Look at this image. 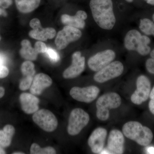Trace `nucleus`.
Returning <instances> with one entry per match:
<instances>
[{
	"instance_id": "nucleus-1",
	"label": "nucleus",
	"mask_w": 154,
	"mask_h": 154,
	"mask_svg": "<svg viewBox=\"0 0 154 154\" xmlns=\"http://www.w3.org/2000/svg\"><path fill=\"white\" fill-rule=\"evenodd\" d=\"M92 17L97 25L105 30H112L116 23L112 0H91Z\"/></svg>"
},
{
	"instance_id": "nucleus-2",
	"label": "nucleus",
	"mask_w": 154,
	"mask_h": 154,
	"mask_svg": "<svg viewBox=\"0 0 154 154\" xmlns=\"http://www.w3.org/2000/svg\"><path fill=\"white\" fill-rule=\"evenodd\" d=\"M122 132L128 138L142 146H147L152 142L153 134L148 127L137 121H129L123 125Z\"/></svg>"
},
{
	"instance_id": "nucleus-3",
	"label": "nucleus",
	"mask_w": 154,
	"mask_h": 154,
	"mask_svg": "<svg viewBox=\"0 0 154 154\" xmlns=\"http://www.w3.org/2000/svg\"><path fill=\"white\" fill-rule=\"evenodd\" d=\"M123 42L127 50L137 51L142 56L148 55L151 51L149 46L151 40L149 36L142 35L136 29H131L127 32Z\"/></svg>"
},
{
	"instance_id": "nucleus-4",
	"label": "nucleus",
	"mask_w": 154,
	"mask_h": 154,
	"mask_svg": "<svg viewBox=\"0 0 154 154\" xmlns=\"http://www.w3.org/2000/svg\"><path fill=\"white\" fill-rule=\"evenodd\" d=\"M121 103V97L116 93L110 92L103 94L96 101V116L101 121H106L110 116V110L118 108Z\"/></svg>"
},
{
	"instance_id": "nucleus-5",
	"label": "nucleus",
	"mask_w": 154,
	"mask_h": 154,
	"mask_svg": "<svg viewBox=\"0 0 154 154\" xmlns=\"http://www.w3.org/2000/svg\"><path fill=\"white\" fill-rule=\"evenodd\" d=\"M90 116L82 108L73 109L69 117L67 132L70 135L79 134L89 123Z\"/></svg>"
},
{
	"instance_id": "nucleus-6",
	"label": "nucleus",
	"mask_w": 154,
	"mask_h": 154,
	"mask_svg": "<svg viewBox=\"0 0 154 154\" xmlns=\"http://www.w3.org/2000/svg\"><path fill=\"white\" fill-rule=\"evenodd\" d=\"M124 67L119 61H113L104 68L96 72L94 80L99 83H104L120 76L123 72Z\"/></svg>"
},
{
	"instance_id": "nucleus-7",
	"label": "nucleus",
	"mask_w": 154,
	"mask_h": 154,
	"mask_svg": "<svg viewBox=\"0 0 154 154\" xmlns=\"http://www.w3.org/2000/svg\"><path fill=\"white\" fill-rule=\"evenodd\" d=\"M32 118L33 122L45 131L52 132L57 128V119L49 110L43 109L38 110L34 113Z\"/></svg>"
},
{
	"instance_id": "nucleus-8",
	"label": "nucleus",
	"mask_w": 154,
	"mask_h": 154,
	"mask_svg": "<svg viewBox=\"0 0 154 154\" xmlns=\"http://www.w3.org/2000/svg\"><path fill=\"white\" fill-rule=\"evenodd\" d=\"M116 53L113 49L107 48L95 54L88 60L89 68L93 71L97 72L114 61Z\"/></svg>"
},
{
	"instance_id": "nucleus-9",
	"label": "nucleus",
	"mask_w": 154,
	"mask_h": 154,
	"mask_svg": "<svg viewBox=\"0 0 154 154\" xmlns=\"http://www.w3.org/2000/svg\"><path fill=\"white\" fill-rule=\"evenodd\" d=\"M137 89L131 96V102L135 105H140L149 98L151 91V82L144 75L138 77L136 81Z\"/></svg>"
},
{
	"instance_id": "nucleus-10",
	"label": "nucleus",
	"mask_w": 154,
	"mask_h": 154,
	"mask_svg": "<svg viewBox=\"0 0 154 154\" xmlns=\"http://www.w3.org/2000/svg\"><path fill=\"white\" fill-rule=\"evenodd\" d=\"M82 35L79 29L66 25L57 33L55 41L57 47L59 50L64 49L70 43L79 40Z\"/></svg>"
},
{
	"instance_id": "nucleus-11",
	"label": "nucleus",
	"mask_w": 154,
	"mask_h": 154,
	"mask_svg": "<svg viewBox=\"0 0 154 154\" xmlns=\"http://www.w3.org/2000/svg\"><path fill=\"white\" fill-rule=\"evenodd\" d=\"M99 92V88L95 86L82 88L75 87L71 88L69 94L72 98L76 101L89 103L96 99Z\"/></svg>"
},
{
	"instance_id": "nucleus-12",
	"label": "nucleus",
	"mask_w": 154,
	"mask_h": 154,
	"mask_svg": "<svg viewBox=\"0 0 154 154\" xmlns=\"http://www.w3.org/2000/svg\"><path fill=\"white\" fill-rule=\"evenodd\" d=\"M85 67V59L82 56L80 51H76L72 55V63L64 71L63 78L65 79H72L79 76L84 71Z\"/></svg>"
},
{
	"instance_id": "nucleus-13",
	"label": "nucleus",
	"mask_w": 154,
	"mask_h": 154,
	"mask_svg": "<svg viewBox=\"0 0 154 154\" xmlns=\"http://www.w3.org/2000/svg\"><path fill=\"white\" fill-rule=\"evenodd\" d=\"M125 138L122 132L117 129L110 131L107 140V151L108 154H122L124 150Z\"/></svg>"
},
{
	"instance_id": "nucleus-14",
	"label": "nucleus",
	"mask_w": 154,
	"mask_h": 154,
	"mask_svg": "<svg viewBox=\"0 0 154 154\" xmlns=\"http://www.w3.org/2000/svg\"><path fill=\"white\" fill-rule=\"evenodd\" d=\"M107 131L103 128H98L92 133L88 140L91 151L95 154L101 153L104 150Z\"/></svg>"
},
{
	"instance_id": "nucleus-15",
	"label": "nucleus",
	"mask_w": 154,
	"mask_h": 154,
	"mask_svg": "<svg viewBox=\"0 0 154 154\" xmlns=\"http://www.w3.org/2000/svg\"><path fill=\"white\" fill-rule=\"evenodd\" d=\"M22 110L27 114L34 113L38 110L39 99L35 95L29 93H22L19 97Z\"/></svg>"
},
{
	"instance_id": "nucleus-16",
	"label": "nucleus",
	"mask_w": 154,
	"mask_h": 154,
	"mask_svg": "<svg viewBox=\"0 0 154 154\" xmlns=\"http://www.w3.org/2000/svg\"><path fill=\"white\" fill-rule=\"evenodd\" d=\"M51 78L44 73H39L33 78L30 88V93L37 96L42 94L45 89L52 85Z\"/></svg>"
},
{
	"instance_id": "nucleus-17",
	"label": "nucleus",
	"mask_w": 154,
	"mask_h": 154,
	"mask_svg": "<svg viewBox=\"0 0 154 154\" xmlns=\"http://www.w3.org/2000/svg\"><path fill=\"white\" fill-rule=\"evenodd\" d=\"M87 18L88 14L85 11H77L76 14L73 16L64 14L61 17V21L64 25L78 29H83L85 27V21Z\"/></svg>"
},
{
	"instance_id": "nucleus-18",
	"label": "nucleus",
	"mask_w": 154,
	"mask_h": 154,
	"mask_svg": "<svg viewBox=\"0 0 154 154\" xmlns=\"http://www.w3.org/2000/svg\"><path fill=\"white\" fill-rule=\"evenodd\" d=\"M56 34V30L54 28H43L42 27L33 29L29 33L30 37L41 41H45L48 38L51 39L55 36Z\"/></svg>"
},
{
	"instance_id": "nucleus-19",
	"label": "nucleus",
	"mask_w": 154,
	"mask_h": 154,
	"mask_svg": "<svg viewBox=\"0 0 154 154\" xmlns=\"http://www.w3.org/2000/svg\"><path fill=\"white\" fill-rule=\"evenodd\" d=\"M41 0H15L18 10L22 13H29L37 8Z\"/></svg>"
},
{
	"instance_id": "nucleus-20",
	"label": "nucleus",
	"mask_w": 154,
	"mask_h": 154,
	"mask_svg": "<svg viewBox=\"0 0 154 154\" xmlns=\"http://www.w3.org/2000/svg\"><path fill=\"white\" fill-rule=\"evenodd\" d=\"M15 133V128L12 125H7L4 127L3 130H0V145L3 147L9 146Z\"/></svg>"
},
{
	"instance_id": "nucleus-21",
	"label": "nucleus",
	"mask_w": 154,
	"mask_h": 154,
	"mask_svg": "<svg viewBox=\"0 0 154 154\" xmlns=\"http://www.w3.org/2000/svg\"><path fill=\"white\" fill-rule=\"evenodd\" d=\"M21 45L22 48L20 51L21 56L28 60H36L38 54L32 47L30 42L27 39H24L21 42Z\"/></svg>"
},
{
	"instance_id": "nucleus-22",
	"label": "nucleus",
	"mask_w": 154,
	"mask_h": 154,
	"mask_svg": "<svg viewBox=\"0 0 154 154\" xmlns=\"http://www.w3.org/2000/svg\"><path fill=\"white\" fill-rule=\"evenodd\" d=\"M139 28L145 35L154 36V22L150 19L148 18L141 19Z\"/></svg>"
},
{
	"instance_id": "nucleus-23",
	"label": "nucleus",
	"mask_w": 154,
	"mask_h": 154,
	"mask_svg": "<svg viewBox=\"0 0 154 154\" xmlns=\"http://www.w3.org/2000/svg\"><path fill=\"white\" fill-rule=\"evenodd\" d=\"M30 152L32 154H54L56 153V151L52 147L41 148L37 144L34 143L30 147Z\"/></svg>"
},
{
	"instance_id": "nucleus-24",
	"label": "nucleus",
	"mask_w": 154,
	"mask_h": 154,
	"mask_svg": "<svg viewBox=\"0 0 154 154\" xmlns=\"http://www.w3.org/2000/svg\"><path fill=\"white\" fill-rule=\"evenodd\" d=\"M21 71L25 77H33L35 73L34 64L30 61L24 62L21 66Z\"/></svg>"
},
{
	"instance_id": "nucleus-25",
	"label": "nucleus",
	"mask_w": 154,
	"mask_h": 154,
	"mask_svg": "<svg viewBox=\"0 0 154 154\" xmlns=\"http://www.w3.org/2000/svg\"><path fill=\"white\" fill-rule=\"evenodd\" d=\"M33 77L25 76L23 78L19 84V89L22 91H25L30 88L33 82Z\"/></svg>"
},
{
	"instance_id": "nucleus-26",
	"label": "nucleus",
	"mask_w": 154,
	"mask_h": 154,
	"mask_svg": "<svg viewBox=\"0 0 154 154\" xmlns=\"http://www.w3.org/2000/svg\"><path fill=\"white\" fill-rule=\"evenodd\" d=\"M45 53H46L47 55L48 56V57L52 61L57 62L60 60L59 55L55 50L50 48H47Z\"/></svg>"
},
{
	"instance_id": "nucleus-27",
	"label": "nucleus",
	"mask_w": 154,
	"mask_h": 154,
	"mask_svg": "<svg viewBox=\"0 0 154 154\" xmlns=\"http://www.w3.org/2000/svg\"><path fill=\"white\" fill-rule=\"evenodd\" d=\"M34 49L36 50L37 53H44L46 52L47 51V47L46 45L42 42L41 41H38L35 44Z\"/></svg>"
},
{
	"instance_id": "nucleus-28",
	"label": "nucleus",
	"mask_w": 154,
	"mask_h": 154,
	"mask_svg": "<svg viewBox=\"0 0 154 154\" xmlns=\"http://www.w3.org/2000/svg\"><path fill=\"white\" fill-rule=\"evenodd\" d=\"M146 68L149 73L154 75V59L151 57L146 62Z\"/></svg>"
},
{
	"instance_id": "nucleus-29",
	"label": "nucleus",
	"mask_w": 154,
	"mask_h": 154,
	"mask_svg": "<svg viewBox=\"0 0 154 154\" xmlns=\"http://www.w3.org/2000/svg\"><path fill=\"white\" fill-rule=\"evenodd\" d=\"M149 98L150 100L149 102V109L150 112L154 115V87L151 91Z\"/></svg>"
},
{
	"instance_id": "nucleus-30",
	"label": "nucleus",
	"mask_w": 154,
	"mask_h": 154,
	"mask_svg": "<svg viewBox=\"0 0 154 154\" xmlns=\"http://www.w3.org/2000/svg\"><path fill=\"white\" fill-rule=\"evenodd\" d=\"M9 70L5 65L0 66V78H5L9 74Z\"/></svg>"
},
{
	"instance_id": "nucleus-31",
	"label": "nucleus",
	"mask_w": 154,
	"mask_h": 154,
	"mask_svg": "<svg viewBox=\"0 0 154 154\" xmlns=\"http://www.w3.org/2000/svg\"><path fill=\"white\" fill-rule=\"evenodd\" d=\"M30 25L33 29H36L42 27L40 21L38 19H33L30 21Z\"/></svg>"
},
{
	"instance_id": "nucleus-32",
	"label": "nucleus",
	"mask_w": 154,
	"mask_h": 154,
	"mask_svg": "<svg viewBox=\"0 0 154 154\" xmlns=\"http://www.w3.org/2000/svg\"><path fill=\"white\" fill-rule=\"evenodd\" d=\"M6 62V57L3 54H0V66L4 65Z\"/></svg>"
},
{
	"instance_id": "nucleus-33",
	"label": "nucleus",
	"mask_w": 154,
	"mask_h": 154,
	"mask_svg": "<svg viewBox=\"0 0 154 154\" xmlns=\"http://www.w3.org/2000/svg\"><path fill=\"white\" fill-rule=\"evenodd\" d=\"M11 0H3V4H5V8H8L12 4Z\"/></svg>"
},
{
	"instance_id": "nucleus-34",
	"label": "nucleus",
	"mask_w": 154,
	"mask_h": 154,
	"mask_svg": "<svg viewBox=\"0 0 154 154\" xmlns=\"http://www.w3.org/2000/svg\"><path fill=\"white\" fill-rule=\"evenodd\" d=\"M5 94V90L3 87H0V98H2Z\"/></svg>"
},
{
	"instance_id": "nucleus-35",
	"label": "nucleus",
	"mask_w": 154,
	"mask_h": 154,
	"mask_svg": "<svg viewBox=\"0 0 154 154\" xmlns=\"http://www.w3.org/2000/svg\"><path fill=\"white\" fill-rule=\"evenodd\" d=\"M147 4L151 5L154 6V0H144Z\"/></svg>"
},
{
	"instance_id": "nucleus-36",
	"label": "nucleus",
	"mask_w": 154,
	"mask_h": 154,
	"mask_svg": "<svg viewBox=\"0 0 154 154\" xmlns=\"http://www.w3.org/2000/svg\"><path fill=\"white\" fill-rule=\"evenodd\" d=\"M148 152L150 154H154V148L149 147L148 149Z\"/></svg>"
},
{
	"instance_id": "nucleus-37",
	"label": "nucleus",
	"mask_w": 154,
	"mask_h": 154,
	"mask_svg": "<svg viewBox=\"0 0 154 154\" xmlns=\"http://www.w3.org/2000/svg\"><path fill=\"white\" fill-rule=\"evenodd\" d=\"M0 15H3L4 16H6L7 14H6L5 11L2 9H0Z\"/></svg>"
},
{
	"instance_id": "nucleus-38",
	"label": "nucleus",
	"mask_w": 154,
	"mask_h": 154,
	"mask_svg": "<svg viewBox=\"0 0 154 154\" xmlns=\"http://www.w3.org/2000/svg\"><path fill=\"white\" fill-rule=\"evenodd\" d=\"M150 56L152 58L154 59V48L150 52Z\"/></svg>"
},
{
	"instance_id": "nucleus-39",
	"label": "nucleus",
	"mask_w": 154,
	"mask_h": 154,
	"mask_svg": "<svg viewBox=\"0 0 154 154\" xmlns=\"http://www.w3.org/2000/svg\"><path fill=\"white\" fill-rule=\"evenodd\" d=\"M0 154H5V152L3 149L0 148Z\"/></svg>"
},
{
	"instance_id": "nucleus-40",
	"label": "nucleus",
	"mask_w": 154,
	"mask_h": 154,
	"mask_svg": "<svg viewBox=\"0 0 154 154\" xmlns=\"http://www.w3.org/2000/svg\"><path fill=\"white\" fill-rule=\"evenodd\" d=\"M14 154H25L24 152H15L13 153Z\"/></svg>"
},
{
	"instance_id": "nucleus-41",
	"label": "nucleus",
	"mask_w": 154,
	"mask_h": 154,
	"mask_svg": "<svg viewBox=\"0 0 154 154\" xmlns=\"http://www.w3.org/2000/svg\"><path fill=\"white\" fill-rule=\"evenodd\" d=\"M128 3H131L133 2L134 0H125Z\"/></svg>"
},
{
	"instance_id": "nucleus-42",
	"label": "nucleus",
	"mask_w": 154,
	"mask_h": 154,
	"mask_svg": "<svg viewBox=\"0 0 154 154\" xmlns=\"http://www.w3.org/2000/svg\"><path fill=\"white\" fill-rule=\"evenodd\" d=\"M3 4V0H0V6L2 5Z\"/></svg>"
},
{
	"instance_id": "nucleus-43",
	"label": "nucleus",
	"mask_w": 154,
	"mask_h": 154,
	"mask_svg": "<svg viewBox=\"0 0 154 154\" xmlns=\"http://www.w3.org/2000/svg\"><path fill=\"white\" fill-rule=\"evenodd\" d=\"M152 21L154 22V14H153L152 17Z\"/></svg>"
},
{
	"instance_id": "nucleus-44",
	"label": "nucleus",
	"mask_w": 154,
	"mask_h": 154,
	"mask_svg": "<svg viewBox=\"0 0 154 154\" xmlns=\"http://www.w3.org/2000/svg\"><path fill=\"white\" fill-rule=\"evenodd\" d=\"M1 36H0V41H1Z\"/></svg>"
}]
</instances>
